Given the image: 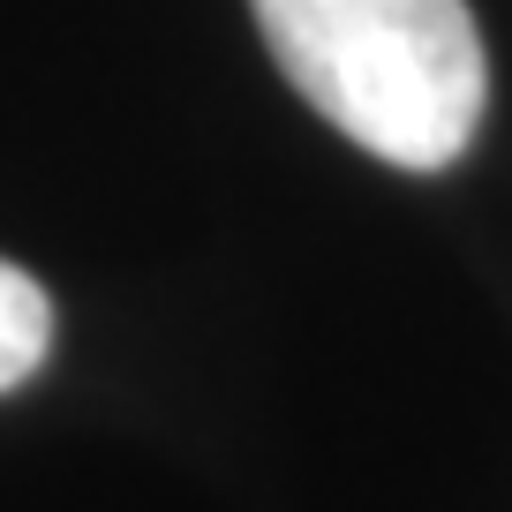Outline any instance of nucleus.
<instances>
[{
    "label": "nucleus",
    "instance_id": "f257e3e1",
    "mask_svg": "<svg viewBox=\"0 0 512 512\" xmlns=\"http://www.w3.org/2000/svg\"><path fill=\"white\" fill-rule=\"evenodd\" d=\"M279 76L369 159L437 174L482 128L490 61L467 0H249Z\"/></svg>",
    "mask_w": 512,
    "mask_h": 512
},
{
    "label": "nucleus",
    "instance_id": "f03ea898",
    "mask_svg": "<svg viewBox=\"0 0 512 512\" xmlns=\"http://www.w3.org/2000/svg\"><path fill=\"white\" fill-rule=\"evenodd\" d=\"M53 347V302L23 264H0V392H16Z\"/></svg>",
    "mask_w": 512,
    "mask_h": 512
}]
</instances>
